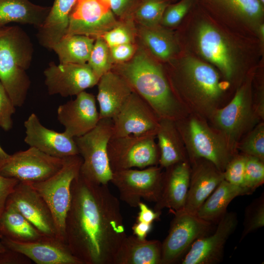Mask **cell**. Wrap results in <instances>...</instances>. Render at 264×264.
I'll use <instances>...</instances> for the list:
<instances>
[{
  "label": "cell",
  "mask_w": 264,
  "mask_h": 264,
  "mask_svg": "<svg viewBox=\"0 0 264 264\" xmlns=\"http://www.w3.org/2000/svg\"><path fill=\"white\" fill-rule=\"evenodd\" d=\"M71 193L65 221L70 250L83 264H113L127 236L118 199L108 184L92 182L80 173Z\"/></svg>",
  "instance_id": "6da1fadb"
},
{
  "label": "cell",
  "mask_w": 264,
  "mask_h": 264,
  "mask_svg": "<svg viewBox=\"0 0 264 264\" xmlns=\"http://www.w3.org/2000/svg\"><path fill=\"white\" fill-rule=\"evenodd\" d=\"M176 30L182 51L214 66L236 88L264 59L257 38L238 33L218 22L196 0Z\"/></svg>",
  "instance_id": "7a4b0ae2"
},
{
  "label": "cell",
  "mask_w": 264,
  "mask_h": 264,
  "mask_svg": "<svg viewBox=\"0 0 264 264\" xmlns=\"http://www.w3.org/2000/svg\"><path fill=\"white\" fill-rule=\"evenodd\" d=\"M162 65L178 101L202 114L212 116L232 86L214 66L183 51Z\"/></svg>",
  "instance_id": "3957f363"
},
{
  "label": "cell",
  "mask_w": 264,
  "mask_h": 264,
  "mask_svg": "<svg viewBox=\"0 0 264 264\" xmlns=\"http://www.w3.org/2000/svg\"><path fill=\"white\" fill-rule=\"evenodd\" d=\"M111 69L128 82L159 118L175 121L183 117V105L172 91L162 64L145 49L137 48L130 60L114 65Z\"/></svg>",
  "instance_id": "277c9868"
},
{
  "label": "cell",
  "mask_w": 264,
  "mask_h": 264,
  "mask_svg": "<svg viewBox=\"0 0 264 264\" xmlns=\"http://www.w3.org/2000/svg\"><path fill=\"white\" fill-rule=\"evenodd\" d=\"M33 54L30 38L21 27H0V81L16 107L26 97L30 81L25 71Z\"/></svg>",
  "instance_id": "5b68a950"
},
{
  "label": "cell",
  "mask_w": 264,
  "mask_h": 264,
  "mask_svg": "<svg viewBox=\"0 0 264 264\" xmlns=\"http://www.w3.org/2000/svg\"><path fill=\"white\" fill-rule=\"evenodd\" d=\"M82 162L83 159L79 154L64 158L62 168L48 178L39 182H25L42 197L48 206L59 238L66 243L65 221L71 202V184L79 174Z\"/></svg>",
  "instance_id": "8992f818"
},
{
  "label": "cell",
  "mask_w": 264,
  "mask_h": 264,
  "mask_svg": "<svg viewBox=\"0 0 264 264\" xmlns=\"http://www.w3.org/2000/svg\"><path fill=\"white\" fill-rule=\"evenodd\" d=\"M175 121L190 160H207L223 172L236 154L221 134L215 133L203 121L195 117L187 122L182 118Z\"/></svg>",
  "instance_id": "52a82bcc"
},
{
  "label": "cell",
  "mask_w": 264,
  "mask_h": 264,
  "mask_svg": "<svg viewBox=\"0 0 264 264\" xmlns=\"http://www.w3.org/2000/svg\"><path fill=\"white\" fill-rule=\"evenodd\" d=\"M111 119H100L96 126L87 133L75 137L79 154L83 159L80 174L89 180L108 184L112 172L110 165L108 145L112 136Z\"/></svg>",
  "instance_id": "ba28073f"
},
{
  "label": "cell",
  "mask_w": 264,
  "mask_h": 264,
  "mask_svg": "<svg viewBox=\"0 0 264 264\" xmlns=\"http://www.w3.org/2000/svg\"><path fill=\"white\" fill-rule=\"evenodd\" d=\"M213 19L231 30L257 38L264 23V4L260 0H196Z\"/></svg>",
  "instance_id": "9c48e42d"
},
{
  "label": "cell",
  "mask_w": 264,
  "mask_h": 264,
  "mask_svg": "<svg viewBox=\"0 0 264 264\" xmlns=\"http://www.w3.org/2000/svg\"><path fill=\"white\" fill-rule=\"evenodd\" d=\"M155 137V132L111 137L108 154L112 172L134 168L141 169L159 164Z\"/></svg>",
  "instance_id": "30bf717a"
},
{
  "label": "cell",
  "mask_w": 264,
  "mask_h": 264,
  "mask_svg": "<svg viewBox=\"0 0 264 264\" xmlns=\"http://www.w3.org/2000/svg\"><path fill=\"white\" fill-rule=\"evenodd\" d=\"M255 71L236 88L228 104L217 109L211 116L221 135L233 150L236 142L246 130L253 117L252 81Z\"/></svg>",
  "instance_id": "8fae6325"
},
{
  "label": "cell",
  "mask_w": 264,
  "mask_h": 264,
  "mask_svg": "<svg viewBox=\"0 0 264 264\" xmlns=\"http://www.w3.org/2000/svg\"><path fill=\"white\" fill-rule=\"evenodd\" d=\"M163 172L157 165L140 170L133 168L112 172L110 181L118 189L121 200L137 207L142 198L150 202L158 200Z\"/></svg>",
  "instance_id": "7c38bea8"
},
{
  "label": "cell",
  "mask_w": 264,
  "mask_h": 264,
  "mask_svg": "<svg viewBox=\"0 0 264 264\" xmlns=\"http://www.w3.org/2000/svg\"><path fill=\"white\" fill-rule=\"evenodd\" d=\"M168 235L162 242L161 264H172L189 249L198 238L210 233L213 223L183 210L173 212Z\"/></svg>",
  "instance_id": "4fadbf2b"
},
{
  "label": "cell",
  "mask_w": 264,
  "mask_h": 264,
  "mask_svg": "<svg viewBox=\"0 0 264 264\" xmlns=\"http://www.w3.org/2000/svg\"><path fill=\"white\" fill-rule=\"evenodd\" d=\"M64 158L49 155L31 147L9 155L0 164V175L20 182H39L57 173L62 167Z\"/></svg>",
  "instance_id": "5bb4252c"
},
{
  "label": "cell",
  "mask_w": 264,
  "mask_h": 264,
  "mask_svg": "<svg viewBox=\"0 0 264 264\" xmlns=\"http://www.w3.org/2000/svg\"><path fill=\"white\" fill-rule=\"evenodd\" d=\"M118 23L110 0H77L65 35H82L96 39Z\"/></svg>",
  "instance_id": "9a60e30c"
},
{
  "label": "cell",
  "mask_w": 264,
  "mask_h": 264,
  "mask_svg": "<svg viewBox=\"0 0 264 264\" xmlns=\"http://www.w3.org/2000/svg\"><path fill=\"white\" fill-rule=\"evenodd\" d=\"M44 74L49 94L65 97L77 95L96 85L99 80L87 63L56 65L51 62Z\"/></svg>",
  "instance_id": "2e32d148"
},
{
  "label": "cell",
  "mask_w": 264,
  "mask_h": 264,
  "mask_svg": "<svg viewBox=\"0 0 264 264\" xmlns=\"http://www.w3.org/2000/svg\"><path fill=\"white\" fill-rule=\"evenodd\" d=\"M217 223L213 233L194 242L182 264H216L222 261L226 242L238 225L237 215L227 212Z\"/></svg>",
  "instance_id": "e0dca14e"
},
{
  "label": "cell",
  "mask_w": 264,
  "mask_h": 264,
  "mask_svg": "<svg viewBox=\"0 0 264 264\" xmlns=\"http://www.w3.org/2000/svg\"><path fill=\"white\" fill-rule=\"evenodd\" d=\"M5 204L16 208L44 236L60 239L48 206L27 183L20 181L9 196Z\"/></svg>",
  "instance_id": "ac0fdd59"
},
{
  "label": "cell",
  "mask_w": 264,
  "mask_h": 264,
  "mask_svg": "<svg viewBox=\"0 0 264 264\" xmlns=\"http://www.w3.org/2000/svg\"><path fill=\"white\" fill-rule=\"evenodd\" d=\"M112 120V137H117L155 132L159 118L147 102L133 90Z\"/></svg>",
  "instance_id": "d6986e66"
},
{
  "label": "cell",
  "mask_w": 264,
  "mask_h": 264,
  "mask_svg": "<svg viewBox=\"0 0 264 264\" xmlns=\"http://www.w3.org/2000/svg\"><path fill=\"white\" fill-rule=\"evenodd\" d=\"M76 96L57 109V119L65 127L64 132L73 138L91 131L100 120L94 95L84 91Z\"/></svg>",
  "instance_id": "ffe728a7"
},
{
  "label": "cell",
  "mask_w": 264,
  "mask_h": 264,
  "mask_svg": "<svg viewBox=\"0 0 264 264\" xmlns=\"http://www.w3.org/2000/svg\"><path fill=\"white\" fill-rule=\"evenodd\" d=\"M8 249L26 256L37 264H83L67 244L57 238L45 236L38 240L22 242L0 237Z\"/></svg>",
  "instance_id": "44dd1931"
},
{
  "label": "cell",
  "mask_w": 264,
  "mask_h": 264,
  "mask_svg": "<svg viewBox=\"0 0 264 264\" xmlns=\"http://www.w3.org/2000/svg\"><path fill=\"white\" fill-rule=\"evenodd\" d=\"M24 126V142L30 147L60 158L79 154L74 138L64 132H59L44 127L35 113L29 116Z\"/></svg>",
  "instance_id": "7402d4cb"
},
{
  "label": "cell",
  "mask_w": 264,
  "mask_h": 264,
  "mask_svg": "<svg viewBox=\"0 0 264 264\" xmlns=\"http://www.w3.org/2000/svg\"><path fill=\"white\" fill-rule=\"evenodd\" d=\"M191 174L186 200L183 210L193 214L224 179L223 172L209 161L198 158L191 160Z\"/></svg>",
  "instance_id": "603a6c76"
},
{
  "label": "cell",
  "mask_w": 264,
  "mask_h": 264,
  "mask_svg": "<svg viewBox=\"0 0 264 264\" xmlns=\"http://www.w3.org/2000/svg\"><path fill=\"white\" fill-rule=\"evenodd\" d=\"M163 172L162 187L159 198L155 202L154 211L161 213L168 208L173 213L183 210L189 186L191 166L187 160L165 168Z\"/></svg>",
  "instance_id": "cb8c5ba5"
},
{
  "label": "cell",
  "mask_w": 264,
  "mask_h": 264,
  "mask_svg": "<svg viewBox=\"0 0 264 264\" xmlns=\"http://www.w3.org/2000/svg\"><path fill=\"white\" fill-rule=\"evenodd\" d=\"M97 85L100 119H112L133 90L122 76L112 69L103 75Z\"/></svg>",
  "instance_id": "d4e9b609"
},
{
  "label": "cell",
  "mask_w": 264,
  "mask_h": 264,
  "mask_svg": "<svg viewBox=\"0 0 264 264\" xmlns=\"http://www.w3.org/2000/svg\"><path fill=\"white\" fill-rule=\"evenodd\" d=\"M137 34L145 49L162 64L182 52L176 29L160 24L151 27L139 25Z\"/></svg>",
  "instance_id": "484cf974"
},
{
  "label": "cell",
  "mask_w": 264,
  "mask_h": 264,
  "mask_svg": "<svg viewBox=\"0 0 264 264\" xmlns=\"http://www.w3.org/2000/svg\"><path fill=\"white\" fill-rule=\"evenodd\" d=\"M162 242L140 239L134 235L123 240L113 264H161Z\"/></svg>",
  "instance_id": "4316f807"
},
{
  "label": "cell",
  "mask_w": 264,
  "mask_h": 264,
  "mask_svg": "<svg viewBox=\"0 0 264 264\" xmlns=\"http://www.w3.org/2000/svg\"><path fill=\"white\" fill-rule=\"evenodd\" d=\"M155 137L159 153V164L161 168L187 160L183 142L175 120L160 118Z\"/></svg>",
  "instance_id": "83f0119b"
},
{
  "label": "cell",
  "mask_w": 264,
  "mask_h": 264,
  "mask_svg": "<svg viewBox=\"0 0 264 264\" xmlns=\"http://www.w3.org/2000/svg\"><path fill=\"white\" fill-rule=\"evenodd\" d=\"M77 0H55L37 38L44 47L52 49L66 34L69 17Z\"/></svg>",
  "instance_id": "f1b7e54d"
},
{
  "label": "cell",
  "mask_w": 264,
  "mask_h": 264,
  "mask_svg": "<svg viewBox=\"0 0 264 264\" xmlns=\"http://www.w3.org/2000/svg\"><path fill=\"white\" fill-rule=\"evenodd\" d=\"M50 9L51 6L37 5L29 0H0V27L17 22L38 29L43 25Z\"/></svg>",
  "instance_id": "f546056e"
},
{
  "label": "cell",
  "mask_w": 264,
  "mask_h": 264,
  "mask_svg": "<svg viewBox=\"0 0 264 264\" xmlns=\"http://www.w3.org/2000/svg\"><path fill=\"white\" fill-rule=\"evenodd\" d=\"M252 193L249 190L223 179L201 206L196 215L211 223L218 222L227 212L230 203L235 198Z\"/></svg>",
  "instance_id": "4dcf8cb0"
},
{
  "label": "cell",
  "mask_w": 264,
  "mask_h": 264,
  "mask_svg": "<svg viewBox=\"0 0 264 264\" xmlns=\"http://www.w3.org/2000/svg\"><path fill=\"white\" fill-rule=\"evenodd\" d=\"M44 237L16 208L5 204L0 215V238L27 242Z\"/></svg>",
  "instance_id": "1f68e13d"
},
{
  "label": "cell",
  "mask_w": 264,
  "mask_h": 264,
  "mask_svg": "<svg viewBox=\"0 0 264 264\" xmlns=\"http://www.w3.org/2000/svg\"><path fill=\"white\" fill-rule=\"evenodd\" d=\"M95 39L82 35L64 36L52 47L60 64H84L88 62Z\"/></svg>",
  "instance_id": "d6a6232c"
},
{
  "label": "cell",
  "mask_w": 264,
  "mask_h": 264,
  "mask_svg": "<svg viewBox=\"0 0 264 264\" xmlns=\"http://www.w3.org/2000/svg\"><path fill=\"white\" fill-rule=\"evenodd\" d=\"M172 2L169 0H141L132 18L139 25L151 27L160 24L163 13Z\"/></svg>",
  "instance_id": "836d02e7"
},
{
  "label": "cell",
  "mask_w": 264,
  "mask_h": 264,
  "mask_svg": "<svg viewBox=\"0 0 264 264\" xmlns=\"http://www.w3.org/2000/svg\"><path fill=\"white\" fill-rule=\"evenodd\" d=\"M87 64L99 79L111 70L113 64L110 48L102 37L95 39Z\"/></svg>",
  "instance_id": "e575fe53"
},
{
  "label": "cell",
  "mask_w": 264,
  "mask_h": 264,
  "mask_svg": "<svg viewBox=\"0 0 264 264\" xmlns=\"http://www.w3.org/2000/svg\"><path fill=\"white\" fill-rule=\"evenodd\" d=\"M122 21L102 36L109 47L134 42L136 31L133 18Z\"/></svg>",
  "instance_id": "d590c367"
},
{
  "label": "cell",
  "mask_w": 264,
  "mask_h": 264,
  "mask_svg": "<svg viewBox=\"0 0 264 264\" xmlns=\"http://www.w3.org/2000/svg\"><path fill=\"white\" fill-rule=\"evenodd\" d=\"M196 0H180L170 3L166 8L160 24L176 29L182 23L195 3Z\"/></svg>",
  "instance_id": "8d00e7d4"
},
{
  "label": "cell",
  "mask_w": 264,
  "mask_h": 264,
  "mask_svg": "<svg viewBox=\"0 0 264 264\" xmlns=\"http://www.w3.org/2000/svg\"><path fill=\"white\" fill-rule=\"evenodd\" d=\"M264 225V196L262 195L246 208L241 241L249 234L263 227Z\"/></svg>",
  "instance_id": "74e56055"
},
{
  "label": "cell",
  "mask_w": 264,
  "mask_h": 264,
  "mask_svg": "<svg viewBox=\"0 0 264 264\" xmlns=\"http://www.w3.org/2000/svg\"><path fill=\"white\" fill-rule=\"evenodd\" d=\"M246 156L242 187L253 193L264 182V161L255 157Z\"/></svg>",
  "instance_id": "f35d334b"
},
{
  "label": "cell",
  "mask_w": 264,
  "mask_h": 264,
  "mask_svg": "<svg viewBox=\"0 0 264 264\" xmlns=\"http://www.w3.org/2000/svg\"><path fill=\"white\" fill-rule=\"evenodd\" d=\"M243 154L255 157L264 161V126L258 125L240 145Z\"/></svg>",
  "instance_id": "ab89813d"
},
{
  "label": "cell",
  "mask_w": 264,
  "mask_h": 264,
  "mask_svg": "<svg viewBox=\"0 0 264 264\" xmlns=\"http://www.w3.org/2000/svg\"><path fill=\"white\" fill-rule=\"evenodd\" d=\"M246 155H235L228 163L224 172V179L233 184L242 186L243 181Z\"/></svg>",
  "instance_id": "60d3db41"
},
{
  "label": "cell",
  "mask_w": 264,
  "mask_h": 264,
  "mask_svg": "<svg viewBox=\"0 0 264 264\" xmlns=\"http://www.w3.org/2000/svg\"><path fill=\"white\" fill-rule=\"evenodd\" d=\"M15 107L0 81V127L5 131L12 128V116L15 112Z\"/></svg>",
  "instance_id": "b9f144b4"
},
{
  "label": "cell",
  "mask_w": 264,
  "mask_h": 264,
  "mask_svg": "<svg viewBox=\"0 0 264 264\" xmlns=\"http://www.w3.org/2000/svg\"><path fill=\"white\" fill-rule=\"evenodd\" d=\"M141 0H110L111 9L121 20L132 18L133 14Z\"/></svg>",
  "instance_id": "7bdbcfd3"
},
{
  "label": "cell",
  "mask_w": 264,
  "mask_h": 264,
  "mask_svg": "<svg viewBox=\"0 0 264 264\" xmlns=\"http://www.w3.org/2000/svg\"><path fill=\"white\" fill-rule=\"evenodd\" d=\"M110 48L112 61L114 65L123 63L130 60L137 49L134 43L121 44Z\"/></svg>",
  "instance_id": "ee69618b"
},
{
  "label": "cell",
  "mask_w": 264,
  "mask_h": 264,
  "mask_svg": "<svg viewBox=\"0 0 264 264\" xmlns=\"http://www.w3.org/2000/svg\"><path fill=\"white\" fill-rule=\"evenodd\" d=\"M20 182L18 179L0 175V215L3 212L9 196Z\"/></svg>",
  "instance_id": "f6af8a7d"
},
{
  "label": "cell",
  "mask_w": 264,
  "mask_h": 264,
  "mask_svg": "<svg viewBox=\"0 0 264 264\" xmlns=\"http://www.w3.org/2000/svg\"><path fill=\"white\" fill-rule=\"evenodd\" d=\"M31 260L19 252L7 248L0 253V264H29Z\"/></svg>",
  "instance_id": "bcb514c9"
},
{
  "label": "cell",
  "mask_w": 264,
  "mask_h": 264,
  "mask_svg": "<svg viewBox=\"0 0 264 264\" xmlns=\"http://www.w3.org/2000/svg\"><path fill=\"white\" fill-rule=\"evenodd\" d=\"M139 208L136 221L152 224L153 221L159 218L160 213L150 209L146 204L140 201L138 205Z\"/></svg>",
  "instance_id": "7dc6e473"
},
{
  "label": "cell",
  "mask_w": 264,
  "mask_h": 264,
  "mask_svg": "<svg viewBox=\"0 0 264 264\" xmlns=\"http://www.w3.org/2000/svg\"><path fill=\"white\" fill-rule=\"evenodd\" d=\"M152 225L151 224L136 221L132 227L133 235L140 239H146L151 231Z\"/></svg>",
  "instance_id": "c3c4849f"
},
{
  "label": "cell",
  "mask_w": 264,
  "mask_h": 264,
  "mask_svg": "<svg viewBox=\"0 0 264 264\" xmlns=\"http://www.w3.org/2000/svg\"><path fill=\"white\" fill-rule=\"evenodd\" d=\"M264 85L261 84V86L258 88L257 90V100L258 104L256 108V111L258 114L264 118Z\"/></svg>",
  "instance_id": "681fc988"
},
{
  "label": "cell",
  "mask_w": 264,
  "mask_h": 264,
  "mask_svg": "<svg viewBox=\"0 0 264 264\" xmlns=\"http://www.w3.org/2000/svg\"><path fill=\"white\" fill-rule=\"evenodd\" d=\"M9 156V154H7L0 145V164L2 163Z\"/></svg>",
  "instance_id": "f907efd6"
},
{
  "label": "cell",
  "mask_w": 264,
  "mask_h": 264,
  "mask_svg": "<svg viewBox=\"0 0 264 264\" xmlns=\"http://www.w3.org/2000/svg\"><path fill=\"white\" fill-rule=\"evenodd\" d=\"M7 248L2 243L0 240V253L5 251Z\"/></svg>",
  "instance_id": "816d5d0a"
},
{
  "label": "cell",
  "mask_w": 264,
  "mask_h": 264,
  "mask_svg": "<svg viewBox=\"0 0 264 264\" xmlns=\"http://www.w3.org/2000/svg\"><path fill=\"white\" fill-rule=\"evenodd\" d=\"M171 1V2L173 3V2H175L176 1H177V0H169Z\"/></svg>",
  "instance_id": "f5cc1de1"
},
{
  "label": "cell",
  "mask_w": 264,
  "mask_h": 264,
  "mask_svg": "<svg viewBox=\"0 0 264 264\" xmlns=\"http://www.w3.org/2000/svg\"><path fill=\"white\" fill-rule=\"evenodd\" d=\"M261 2L264 4V0H260Z\"/></svg>",
  "instance_id": "db71d44e"
}]
</instances>
